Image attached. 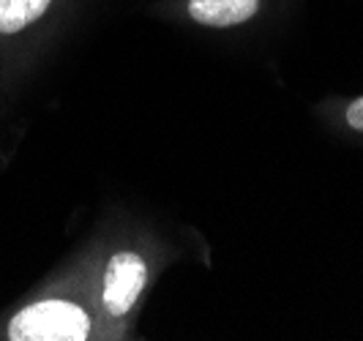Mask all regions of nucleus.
Here are the masks:
<instances>
[{"label": "nucleus", "mask_w": 363, "mask_h": 341, "mask_svg": "<svg viewBox=\"0 0 363 341\" xmlns=\"http://www.w3.org/2000/svg\"><path fill=\"white\" fill-rule=\"evenodd\" d=\"M290 0H162L156 14L200 30H240L271 17Z\"/></svg>", "instance_id": "20e7f679"}, {"label": "nucleus", "mask_w": 363, "mask_h": 341, "mask_svg": "<svg viewBox=\"0 0 363 341\" xmlns=\"http://www.w3.org/2000/svg\"><path fill=\"white\" fill-rule=\"evenodd\" d=\"M77 0H0V85H22L57 41Z\"/></svg>", "instance_id": "7ed1b4c3"}, {"label": "nucleus", "mask_w": 363, "mask_h": 341, "mask_svg": "<svg viewBox=\"0 0 363 341\" xmlns=\"http://www.w3.org/2000/svg\"><path fill=\"white\" fill-rule=\"evenodd\" d=\"M317 118L333 134L363 142V93L358 96H330L317 104Z\"/></svg>", "instance_id": "39448f33"}, {"label": "nucleus", "mask_w": 363, "mask_h": 341, "mask_svg": "<svg viewBox=\"0 0 363 341\" xmlns=\"http://www.w3.org/2000/svg\"><path fill=\"white\" fill-rule=\"evenodd\" d=\"M0 96H6V90H3V85H0Z\"/></svg>", "instance_id": "423d86ee"}, {"label": "nucleus", "mask_w": 363, "mask_h": 341, "mask_svg": "<svg viewBox=\"0 0 363 341\" xmlns=\"http://www.w3.org/2000/svg\"><path fill=\"white\" fill-rule=\"evenodd\" d=\"M0 341H104L82 246L0 311Z\"/></svg>", "instance_id": "f03ea898"}, {"label": "nucleus", "mask_w": 363, "mask_h": 341, "mask_svg": "<svg viewBox=\"0 0 363 341\" xmlns=\"http://www.w3.org/2000/svg\"><path fill=\"white\" fill-rule=\"evenodd\" d=\"M91 292L104 341H128L137 333L147 298L181 249L145 218L112 211L82 243Z\"/></svg>", "instance_id": "f257e3e1"}]
</instances>
